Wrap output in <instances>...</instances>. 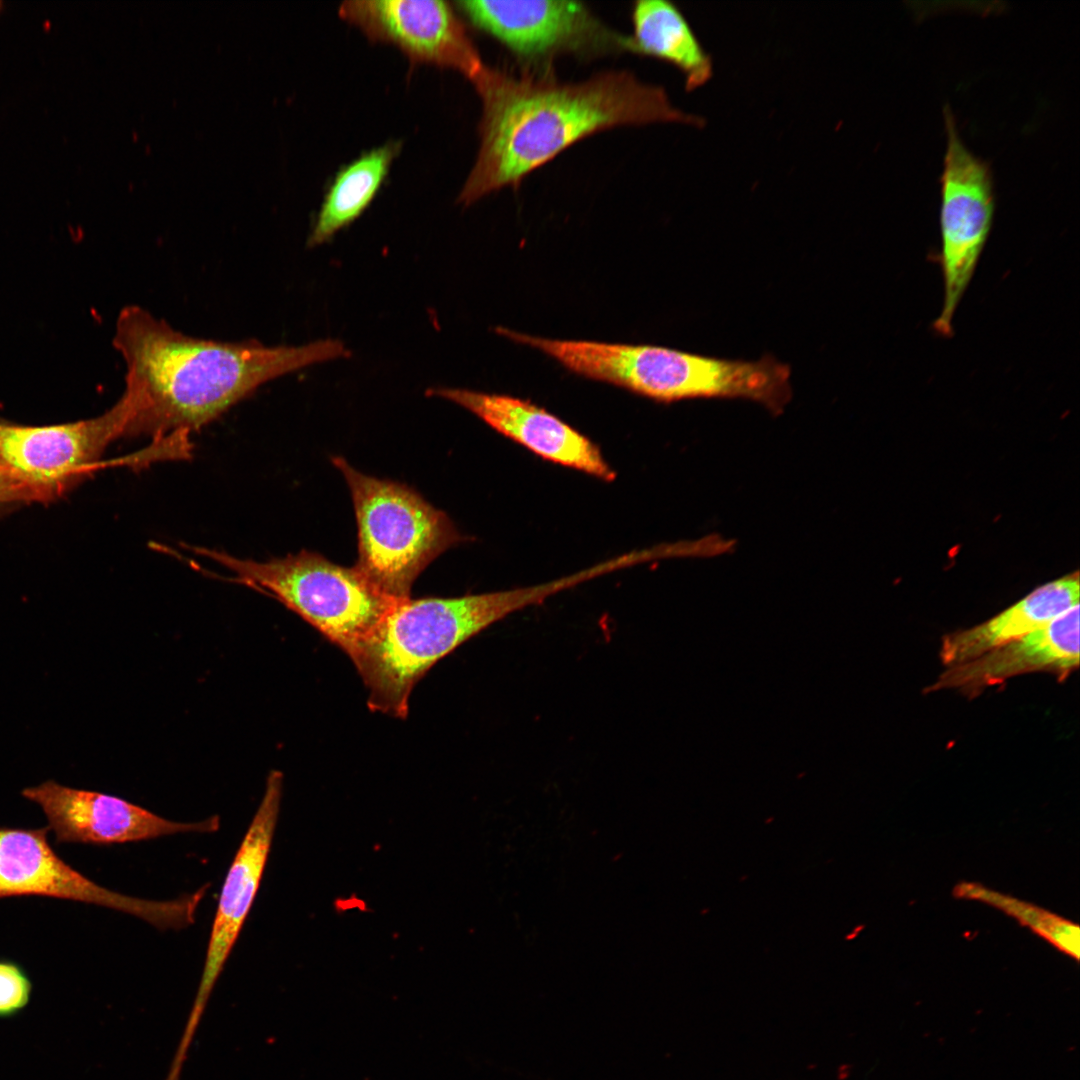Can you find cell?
Returning a JSON list of instances; mask_svg holds the SVG:
<instances>
[{"mask_svg": "<svg viewBox=\"0 0 1080 1080\" xmlns=\"http://www.w3.org/2000/svg\"><path fill=\"white\" fill-rule=\"evenodd\" d=\"M481 99L479 150L458 201L471 205L518 186L578 141L622 126L703 119L671 102L666 90L626 70H607L576 82L553 72L510 73L485 66L472 81Z\"/></svg>", "mask_w": 1080, "mask_h": 1080, "instance_id": "cell-1", "label": "cell"}, {"mask_svg": "<svg viewBox=\"0 0 1080 1080\" xmlns=\"http://www.w3.org/2000/svg\"><path fill=\"white\" fill-rule=\"evenodd\" d=\"M112 343L126 366L128 436L153 440L190 435L268 381L350 355L333 338L298 346L197 338L136 305L119 313Z\"/></svg>", "mask_w": 1080, "mask_h": 1080, "instance_id": "cell-2", "label": "cell"}, {"mask_svg": "<svg viewBox=\"0 0 1080 1080\" xmlns=\"http://www.w3.org/2000/svg\"><path fill=\"white\" fill-rule=\"evenodd\" d=\"M577 584L573 574L505 591L397 601L350 658L368 690V707L405 718L414 686L437 661L508 615Z\"/></svg>", "mask_w": 1080, "mask_h": 1080, "instance_id": "cell-3", "label": "cell"}, {"mask_svg": "<svg viewBox=\"0 0 1080 1080\" xmlns=\"http://www.w3.org/2000/svg\"><path fill=\"white\" fill-rule=\"evenodd\" d=\"M532 346L574 374L657 402L744 399L777 415L792 398L790 366L770 354L746 361L653 345L542 337Z\"/></svg>", "mask_w": 1080, "mask_h": 1080, "instance_id": "cell-4", "label": "cell"}, {"mask_svg": "<svg viewBox=\"0 0 1080 1080\" xmlns=\"http://www.w3.org/2000/svg\"><path fill=\"white\" fill-rule=\"evenodd\" d=\"M332 462L345 477L355 508V567L388 597L410 598L419 574L463 537L445 513L411 488L365 475L341 457Z\"/></svg>", "mask_w": 1080, "mask_h": 1080, "instance_id": "cell-5", "label": "cell"}, {"mask_svg": "<svg viewBox=\"0 0 1080 1080\" xmlns=\"http://www.w3.org/2000/svg\"><path fill=\"white\" fill-rule=\"evenodd\" d=\"M193 550L225 567L240 582L270 593L350 658L398 601L356 567L334 564L313 552L260 562L204 547Z\"/></svg>", "mask_w": 1080, "mask_h": 1080, "instance_id": "cell-6", "label": "cell"}, {"mask_svg": "<svg viewBox=\"0 0 1080 1080\" xmlns=\"http://www.w3.org/2000/svg\"><path fill=\"white\" fill-rule=\"evenodd\" d=\"M947 136L940 176L943 306L933 323L942 337L953 335V318L989 237L995 211L990 163L973 154L959 136L955 117L943 109Z\"/></svg>", "mask_w": 1080, "mask_h": 1080, "instance_id": "cell-7", "label": "cell"}, {"mask_svg": "<svg viewBox=\"0 0 1080 1080\" xmlns=\"http://www.w3.org/2000/svg\"><path fill=\"white\" fill-rule=\"evenodd\" d=\"M457 5L526 71L551 72V63L564 55L595 58L626 52V35L609 28L582 2L467 0Z\"/></svg>", "mask_w": 1080, "mask_h": 1080, "instance_id": "cell-8", "label": "cell"}, {"mask_svg": "<svg viewBox=\"0 0 1080 1080\" xmlns=\"http://www.w3.org/2000/svg\"><path fill=\"white\" fill-rule=\"evenodd\" d=\"M49 831L48 826H0V899L41 896L94 904L133 915L159 929H181L194 922L206 894L204 887L168 901L109 890L61 859L48 842Z\"/></svg>", "mask_w": 1080, "mask_h": 1080, "instance_id": "cell-9", "label": "cell"}, {"mask_svg": "<svg viewBox=\"0 0 1080 1080\" xmlns=\"http://www.w3.org/2000/svg\"><path fill=\"white\" fill-rule=\"evenodd\" d=\"M128 422L122 397L103 414L77 422L22 426L0 420V469L49 500L98 468L109 444L128 436Z\"/></svg>", "mask_w": 1080, "mask_h": 1080, "instance_id": "cell-10", "label": "cell"}, {"mask_svg": "<svg viewBox=\"0 0 1080 1080\" xmlns=\"http://www.w3.org/2000/svg\"><path fill=\"white\" fill-rule=\"evenodd\" d=\"M282 788L281 772L271 771L260 805L226 875L211 927L199 987L177 1047L180 1055L188 1053L211 992L258 892L279 814Z\"/></svg>", "mask_w": 1080, "mask_h": 1080, "instance_id": "cell-11", "label": "cell"}, {"mask_svg": "<svg viewBox=\"0 0 1080 1080\" xmlns=\"http://www.w3.org/2000/svg\"><path fill=\"white\" fill-rule=\"evenodd\" d=\"M340 16L370 39L391 43L417 62L447 67L471 82L485 68L455 10L439 0H354Z\"/></svg>", "mask_w": 1080, "mask_h": 1080, "instance_id": "cell-12", "label": "cell"}, {"mask_svg": "<svg viewBox=\"0 0 1080 1080\" xmlns=\"http://www.w3.org/2000/svg\"><path fill=\"white\" fill-rule=\"evenodd\" d=\"M21 793L42 808L57 843L137 842L179 833H211L220 826L218 816L198 822H175L122 798L53 780L27 787Z\"/></svg>", "mask_w": 1080, "mask_h": 1080, "instance_id": "cell-13", "label": "cell"}, {"mask_svg": "<svg viewBox=\"0 0 1080 1080\" xmlns=\"http://www.w3.org/2000/svg\"><path fill=\"white\" fill-rule=\"evenodd\" d=\"M426 392L465 408L497 432L546 460L605 481L616 478L595 443L528 400L448 387L430 388Z\"/></svg>", "mask_w": 1080, "mask_h": 1080, "instance_id": "cell-14", "label": "cell"}, {"mask_svg": "<svg viewBox=\"0 0 1080 1080\" xmlns=\"http://www.w3.org/2000/svg\"><path fill=\"white\" fill-rule=\"evenodd\" d=\"M1078 666L1079 604L1016 641L949 666L927 692L952 688L976 695L983 688L1024 673L1048 671L1064 677Z\"/></svg>", "mask_w": 1080, "mask_h": 1080, "instance_id": "cell-15", "label": "cell"}, {"mask_svg": "<svg viewBox=\"0 0 1080 1080\" xmlns=\"http://www.w3.org/2000/svg\"><path fill=\"white\" fill-rule=\"evenodd\" d=\"M1078 572L1046 583L988 621L944 636L940 658L946 666L975 659L1043 627L1079 604Z\"/></svg>", "mask_w": 1080, "mask_h": 1080, "instance_id": "cell-16", "label": "cell"}, {"mask_svg": "<svg viewBox=\"0 0 1080 1080\" xmlns=\"http://www.w3.org/2000/svg\"><path fill=\"white\" fill-rule=\"evenodd\" d=\"M632 34L626 52L654 57L674 65L685 77L688 91L712 77L713 64L681 11L664 0H641L631 14Z\"/></svg>", "mask_w": 1080, "mask_h": 1080, "instance_id": "cell-17", "label": "cell"}, {"mask_svg": "<svg viewBox=\"0 0 1080 1080\" xmlns=\"http://www.w3.org/2000/svg\"><path fill=\"white\" fill-rule=\"evenodd\" d=\"M398 151L399 144L382 145L362 155L337 175L321 205L307 246L316 247L328 242L363 213L382 185Z\"/></svg>", "mask_w": 1080, "mask_h": 1080, "instance_id": "cell-18", "label": "cell"}, {"mask_svg": "<svg viewBox=\"0 0 1080 1080\" xmlns=\"http://www.w3.org/2000/svg\"><path fill=\"white\" fill-rule=\"evenodd\" d=\"M953 895L991 905L1015 918L1022 926L1050 943L1060 952L1079 960V926L1034 904L988 889L978 883L961 882Z\"/></svg>", "mask_w": 1080, "mask_h": 1080, "instance_id": "cell-19", "label": "cell"}, {"mask_svg": "<svg viewBox=\"0 0 1080 1080\" xmlns=\"http://www.w3.org/2000/svg\"><path fill=\"white\" fill-rule=\"evenodd\" d=\"M33 983L18 962L0 958V1019L20 1014L29 1004Z\"/></svg>", "mask_w": 1080, "mask_h": 1080, "instance_id": "cell-20", "label": "cell"}, {"mask_svg": "<svg viewBox=\"0 0 1080 1080\" xmlns=\"http://www.w3.org/2000/svg\"><path fill=\"white\" fill-rule=\"evenodd\" d=\"M35 500H40L36 492L15 481L0 469V505Z\"/></svg>", "mask_w": 1080, "mask_h": 1080, "instance_id": "cell-21", "label": "cell"}, {"mask_svg": "<svg viewBox=\"0 0 1080 1080\" xmlns=\"http://www.w3.org/2000/svg\"><path fill=\"white\" fill-rule=\"evenodd\" d=\"M2 8H3V2L0 1V12L2 11Z\"/></svg>", "mask_w": 1080, "mask_h": 1080, "instance_id": "cell-22", "label": "cell"}]
</instances>
